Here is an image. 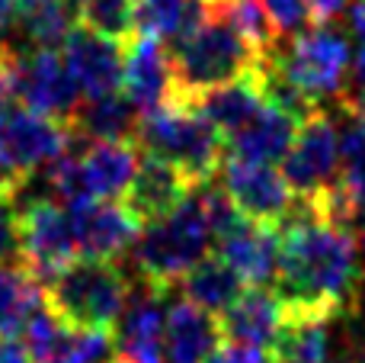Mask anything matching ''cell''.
Instances as JSON below:
<instances>
[{"label":"cell","instance_id":"obj_35","mask_svg":"<svg viewBox=\"0 0 365 363\" xmlns=\"http://www.w3.org/2000/svg\"><path fill=\"white\" fill-rule=\"evenodd\" d=\"M349 23H353V32L359 36V42L365 45V0L353 4V13H349Z\"/></svg>","mask_w":365,"mask_h":363},{"label":"cell","instance_id":"obj_32","mask_svg":"<svg viewBox=\"0 0 365 363\" xmlns=\"http://www.w3.org/2000/svg\"><path fill=\"white\" fill-rule=\"evenodd\" d=\"M13 58H16L13 49L0 51V113H4L13 100V84H10L13 81Z\"/></svg>","mask_w":365,"mask_h":363},{"label":"cell","instance_id":"obj_19","mask_svg":"<svg viewBox=\"0 0 365 363\" xmlns=\"http://www.w3.org/2000/svg\"><path fill=\"white\" fill-rule=\"evenodd\" d=\"M141 158H145V151L132 139H122V141L96 139L81 154V171H83L87 193L100 199H122L128 193V187H132L135 174H138Z\"/></svg>","mask_w":365,"mask_h":363},{"label":"cell","instance_id":"obj_14","mask_svg":"<svg viewBox=\"0 0 365 363\" xmlns=\"http://www.w3.org/2000/svg\"><path fill=\"white\" fill-rule=\"evenodd\" d=\"M221 338L231 344L259 347L269 354L285 328V309L276 289L269 287H247L225 312L218 315Z\"/></svg>","mask_w":365,"mask_h":363},{"label":"cell","instance_id":"obj_15","mask_svg":"<svg viewBox=\"0 0 365 363\" xmlns=\"http://www.w3.org/2000/svg\"><path fill=\"white\" fill-rule=\"evenodd\" d=\"M192 193H195V187L189 184V177L180 167H173L170 161L158 158V154H145L132 187L122 197V203L138 219V225H148V222H158V219L170 216L173 209H180Z\"/></svg>","mask_w":365,"mask_h":363},{"label":"cell","instance_id":"obj_5","mask_svg":"<svg viewBox=\"0 0 365 363\" xmlns=\"http://www.w3.org/2000/svg\"><path fill=\"white\" fill-rule=\"evenodd\" d=\"M208 244H212V229L205 222L199 197L192 193L170 216L141 225L132 244V261L145 283L170 289L208 254Z\"/></svg>","mask_w":365,"mask_h":363},{"label":"cell","instance_id":"obj_27","mask_svg":"<svg viewBox=\"0 0 365 363\" xmlns=\"http://www.w3.org/2000/svg\"><path fill=\"white\" fill-rule=\"evenodd\" d=\"M45 299V287L19 261H0V338H19L29 312Z\"/></svg>","mask_w":365,"mask_h":363},{"label":"cell","instance_id":"obj_40","mask_svg":"<svg viewBox=\"0 0 365 363\" xmlns=\"http://www.w3.org/2000/svg\"><path fill=\"white\" fill-rule=\"evenodd\" d=\"M362 251H365V222H362Z\"/></svg>","mask_w":365,"mask_h":363},{"label":"cell","instance_id":"obj_21","mask_svg":"<svg viewBox=\"0 0 365 363\" xmlns=\"http://www.w3.org/2000/svg\"><path fill=\"white\" fill-rule=\"evenodd\" d=\"M302 126V119H295L292 113L263 103L259 113L234 135L227 145L231 154L240 161H253V164H282L285 151L295 141V132Z\"/></svg>","mask_w":365,"mask_h":363},{"label":"cell","instance_id":"obj_22","mask_svg":"<svg viewBox=\"0 0 365 363\" xmlns=\"http://www.w3.org/2000/svg\"><path fill=\"white\" fill-rule=\"evenodd\" d=\"M167 322V289L151 283L128 287V302L115 325V351H154L160 347Z\"/></svg>","mask_w":365,"mask_h":363},{"label":"cell","instance_id":"obj_3","mask_svg":"<svg viewBox=\"0 0 365 363\" xmlns=\"http://www.w3.org/2000/svg\"><path fill=\"white\" fill-rule=\"evenodd\" d=\"M45 299L64 325L87 328V332H109L115 338V325L128 302V280L119 261L77 254L45 287Z\"/></svg>","mask_w":365,"mask_h":363},{"label":"cell","instance_id":"obj_31","mask_svg":"<svg viewBox=\"0 0 365 363\" xmlns=\"http://www.w3.org/2000/svg\"><path fill=\"white\" fill-rule=\"evenodd\" d=\"M205 363H269V354L259 351V347H244V344L221 341V347Z\"/></svg>","mask_w":365,"mask_h":363},{"label":"cell","instance_id":"obj_37","mask_svg":"<svg viewBox=\"0 0 365 363\" xmlns=\"http://www.w3.org/2000/svg\"><path fill=\"white\" fill-rule=\"evenodd\" d=\"M353 81H356V94L365 96V45H362L359 55H356V61H353Z\"/></svg>","mask_w":365,"mask_h":363},{"label":"cell","instance_id":"obj_36","mask_svg":"<svg viewBox=\"0 0 365 363\" xmlns=\"http://www.w3.org/2000/svg\"><path fill=\"white\" fill-rule=\"evenodd\" d=\"M343 106H346V113L353 116V119H359L365 126V96L353 94V96H343Z\"/></svg>","mask_w":365,"mask_h":363},{"label":"cell","instance_id":"obj_20","mask_svg":"<svg viewBox=\"0 0 365 363\" xmlns=\"http://www.w3.org/2000/svg\"><path fill=\"white\" fill-rule=\"evenodd\" d=\"M263 68L253 64L250 71H244L240 77L221 84V87L208 90L195 100V106L205 113V119L225 135V141H231L253 116L263 106Z\"/></svg>","mask_w":365,"mask_h":363},{"label":"cell","instance_id":"obj_12","mask_svg":"<svg viewBox=\"0 0 365 363\" xmlns=\"http://www.w3.org/2000/svg\"><path fill=\"white\" fill-rule=\"evenodd\" d=\"M71 225L77 238V254L100 257V261H119L135 244L141 225L122 199H100L83 197L74 206H68Z\"/></svg>","mask_w":365,"mask_h":363},{"label":"cell","instance_id":"obj_30","mask_svg":"<svg viewBox=\"0 0 365 363\" xmlns=\"http://www.w3.org/2000/svg\"><path fill=\"white\" fill-rule=\"evenodd\" d=\"M16 199L0 193V261H16L19 235H16Z\"/></svg>","mask_w":365,"mask_h":363},{"label":"cell","instance_id":"obj_24","mask_svg":"<svg viewBox=\"0 0 365 363\" xmlns=\"http://www.w3.org/2000/svg\"><path fill=\"white\" fill-rule=\"evenodd\" d=\"M138 122H141V109L128 100L125 90H113V94L83 100L71 126H74L77 135H90L93 141L96 139H113V141L132 139L135 141Z\"/></svg>","mask_w":365,"mask_h":363},{"label":"cell","instance_id":"obj_23","mask_svg":"<svg viewBox=\"0 0 365 363\" xmlns=\"http://www.w3.org/2000/svg\"><path fill=\"white\" fill-rule=\"evenodd\" d=\"M244 289H247V283L240 280L237 270L221 254H205L180 280L182 299L195 302L199 309H205V312H212V315H221Z\"/></svg>","mask_w":365,"mask_h":363},{"label":"cell","instance_id":"obj_8","mask_svg":"<svg viewBox=\"0 0 365 363\" xmlns=\"http://www.w3.org/2000/svg\"><path fill=\"white\" fill-rule=\"evenodd\" d=\"M16 235H19L16 261L42 287H48L77 257L71 212L58 199H32L26 206H16Z\"/></svg>","mask_w":365,"mask_h":363},{"label":"cell","instance_id":"obj_16","mask_svg":"<svg viewBox=\"0 0 365 363\" xmlns=\"http://www.w3.org/2000/svg\"><path fill=\"white\" fill-rule=\"evenodd\" d=\"M125 96L145 113L160 109L170 100L173 90V64L170 51L154 36H135L125 45V74H122Z\"/></svg>","mask_w":365,"mask_h":363},{"label":"cell","instance_id":"obj_18","mask_svg":"<svg viewBox=\"0 0 365 363\" xmlns=\"http://www.w3.org/2000/svg\"><path fill=\"white\" fill-rule=\"evenodd\" d=\"M218 315L180 299L167 309L164 322V360L167 363H205L221 347Z\"/></svg>","mask_w":365,"mask_h":363},{"label":"cell","instance_id":"obj_6","mask_svg":"<svg viewBox=\"0 0 365 363\" xmlns=\"http://www.w3.org/2000/svg\"><path fill=\"white\" fill-rule=\"evenodd\" d=\"M74 132L71 122L38 116L26 106H6L0 113V193L19 199L32 177L55 158L71 151Z\"/></svg>","mask_w":365,"mask_h":363},{"label":"cell","instance_id":"obj_33","mask_svg":"<svg viewBox=\"0 0 365 363\" xmlns=\"http://www.w3.org/2000/svg\"><path fill=\"white\" fill-rule=\"evenodd\" d=\"M349 0H308V10H311V19H314V26H324L330 23L334 16H340L343 10H346Z\"/></svg>","mask_w":365,"mask_h":363},{"label":"cell","instance_id":"obj_13","mask_svg":"<svg viewBox=\"0 0 365 363\" xmlns=\"http://www.w3.org/2000/svg\"><path fill=\"white\" fill-rule=\"evenodd\" d=\"M61 55L81 87L83 100L122 90V74H125V42L103 36L96 29L74 23L68 39L61 42Z\"/></svg>","mask_w":365,"mask_h":363},{"label":"cell","instance_id":"obj_10","mask_svg":"<svg viewBox=\"0 0 365 363\" xmlns=\"http://www.w3.org/2000/svg\"><path fill=\"white\" fill-rule=\"evenodd\" d=\"M340 167V135L324 109L302 119L295 141L282 158V177L298 199H317L336 180Z\"/></svg>","mask_w":365,"mask_h":363},{"label":"cell","instance_id":"obj_25","mask_svg":"<svg viewBox=\"0 0 365 363\" xmlns=\"http://www.w3.org/2000/svg\"><path fill=\"white\" fill-rule=\"evenodd\" d=\"M13 23L32 49H61L77 23V10L71 0H16Z\"/></svg>","mask_w":365,"mask_h":363},{"label":"cell","instance_id":"obj_34","mask_svg":"<svg viewBox=\"0 0 365 363\" xmlns=\"http://www.w3.org/2000/svg\"><path fill=\"white\" fill-rule=\"evenodd\" d=\"M0 363H32V357L19 338H0Z\"/></svg>","mask_w":365,"mask_h":363},{"label":"cell","instance_id":"obj_26","mask_svg":"<svg viewBox=\"0 0 365 363\" xmlns=\"http://www.w3.org/2000/svg\"><path fill=\"white\" fill-rule=\"evenodd\" d=\"M208 13L221 16L259 58L279 51V29L263 0H208Z\"/></svg>","mask_w":365,"mask_h":363},{"label":"cell","instance_id":"obj_28","mask_svg":"<svg viewBox=\"0 0 365 363\" xmlns=\"http://www.w3.org/2000/svg\"><path fill=\"white\" fill-rule=\"evenodd\" d=\"M77 23L125 45L138 36L132 0H77Z\"/></svg>","mask_w":365,"mask_h":363},{"label":"cell","instance_id":"obj_7","mask_svg":"<svg viewBox=\"0 0 365 363\" xmlns=\"http://www.w3.org/2000/svg\"><path fill=\"white\" fill-rule=\"evenodd\" d=\"M269 58L311 103L321 106L330 96L343 100V84H346L353 51H349V39L334 26H311L308 32L292 39L285 51L279 49Z\"/></svg>","mask_w":365,"mask_h":363},{"label":"cell","instance_id":"obj_29","mask_svg":"<svg viewBox=\"0 0 365 363\" xmlns=\"http://www.w3.org/2000/svg\"><path fill=\"white\" fill-rule=\"evenodd\" d=\"M263 4H266V10H269L272 23H276L282 39H295L314 26L308 0H263Z\"/></svg>","mask_w":365,"mask_h":363},{"label":"cell","instance_id":"obj_17","mask_svg":"<svg viewBox=\"0 0 365 363\" xmlns=\"http://www.w3.org/2000/svg\"><path fill=\"white\" fill-rule=\"evenodd\" d=\"M247 287H272L282 257V235L272 225H259L247 219L240 229L218 242V251Z\"/></svg>","mask_w":365,"mask_h":363},{"label":"cell","instance_id":"obj_11","mask_svg":"<svg viewBox=\"0 0 365 363\" xmlns=\"http://www.w3.org/2000/svg\"><path fill=\"white\" fill-rule=\"evenodd\" d=\"M221 171H225L227 197L234 199V206L250 222L279 229L298 199L292 193V187L285 184L282 171H276L272 164H253V161H240L234 154H227Z\"/></svg>","mask_w":365,"mask_h":363},{"label":"cell","instance_id":"obj_4","mask_svg":"<svg viewBox=\"0 0 365 363\" xmlns=\"http://www.w3.org/2000/svg\"><path fill=\"white\" fill-rule=\"evenodd\" d=\"M263 58L231 29L221 16L208 13V19L186 39L173 42L170 64H173V90L170 100L195 103L202 94L221 87V84L240 77L259 64Z\"/></svg>","mask_w":365,"mask_h":363},{"label":"cell","instance_id":"obj_38","mask_svg":"<svg viewBox=\"0 0 365 363\" xmlns=\"http://www.w3.org/2000/svg\"><path fill=\"white\" fill-rule=\"evenodd\" d=\"M16 16V0H0V29L6 32V26Z\"/></svg>","mask_w":365,"mask_h":363},{"label":"cell","instance_id":"obj_39","mask_svg":"<svg viewBox=\"0 0 365 363\" xmlns=\"http://www.w3.org/2000/svg\"><path fill=\"white\" fill-rule=\"evenodd\" d=\"M330 363H359V360H349V357H340V360H330Z\"/></svg>","mask_w":365,"mask_h":363},{"label":"cell","instance_id":"obj_1","mask_svg":"<svg viewBox=\"0 0 365 363\" xmlns=\"http://www.w3.org/2000/svg\"><path fill=\"white\" fill-rule=\"evenodd\" d=\"M279 235L282 257L272 289L285 322H330L349 312L362 280L353 229L324 219L308 199H295Z\"/></svg>","mask_w":365,"mask_h":363},{"label":"cell","instance_id":"obj_2","mask_svg":"<svg viewBox=\"0 0 365 363\" xmlns=\"http://www.w3.org/2000/svg\"><path fill=\"white\" fill-rule=\"evenodd\" d=\"M135 141L145 154H158L180 167L195 190L218 177L227 151L225 135L186 100H167L160 109L141 116Z\"/></svg>","mask_w":365,"mask_h":363},{"label":"cell","instance_id":"obj_9","mask_svg":"<svg viewBox=\"0 0 365 363\" xmlns=\"http://www.w3.org/2000/svg\"><path fill=\"white\" fill-rule=\"evenodd\" d=\"M13 100L38 116L74 122L83 94L58 49L16 51L13 58Z\"/></svg>","mask_w":365,"mask_h":363}]
</instances>
